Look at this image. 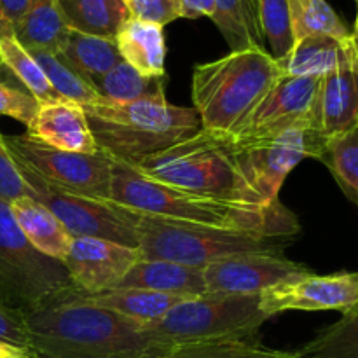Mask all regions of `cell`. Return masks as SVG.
<instances>
[{
    "instance_id": "cell-1",
    "label": "cell",
    "mask_w": 358,
    "mask_h": 358,
    "mask_svg": "<svg viewBox=\"0 0 358 358\" xmlns=\"http://www.w3.org/2000/svg\"><path fill=\"white\" fill-rule=\"evenodd\" d=\"M35 358H161L173 346L114 311L63 294L24 313Z\"/></svg>"
},
{
    "instance_id": "cell-2",
    "label": "cell",
    "mask_w": 358,
    "mask_h": 358,
    "mask_svg": "<svg viewBox=\"0 0 358 358\" xmlns=\"http://www.w3.org/2000/svg\"><path fill=\"white\" fill-rule=\"evenodd\" d=\"M108 201L142 215L175 222L257 231L269 236L294 238L301 231L297 217L282 203L250 206L203 198L152 180L136 171L131 164L114 157Z\"/></svg>"
},
{
    "instance_id": "cell-3",
    "label": "cell",
    "mask_w": 358,
    "mask_h": 358,
    "mask_svg": "<svg viewBox=\"0 0 358 358\" xmlns=\"http://www.w3.org/2000/svg\"><path fill=\"white\" fill-rule=\"evenodd\" d=\"M278 77V63L268 49H241L198 63L191 94L201 128L238 136Z\"/></svg>"
},
{
    "instance_id": "cell-4",
    "label": "cell",
    "mask_w": 358,
    "mask_h": 358,
    "mask_svg": "<svg viewBox=\"0 0 358 358\" xmlns=\"http://www.w3.org/2000/svg\"><path fill=\"white\" fill-rule=\"evenodd\" d=\"M124 163L152 180L191 194L233 205L261 206L241 175L234 138L229 135L201 128L161 152Z\"/></svg>"
},
{
    "instance_id": "cell-5",
    "label": "cell",
    "mask_w": 358,
    "mask_h": 358,
    "mask_svg": "<svg viewBox=\"0 0 358 358\" xmlns=\"http://www.w3.org/2000/svg\"><path fill=\"white\" fill-rule=\"evenodd\" d=\"M84 112L98 149L119 161L152 156L201 129L194 108L170 103L164 93L129 103L103 101Z\"/></svg>"
},
{
    "instance_id": "cell-6",
    "label": "cell",
    "mask_w": 358,
    "mask_h": 358,
    "mask_svg": "<svg viewBox=\"0 0 358 358\" xmlns=\"http://www.w3.org/2000/svg\"><path fill=\"white\" fill-rule=\"evenodd\" d=\"M136 234L142 259H161L191 268H205L240 254H283V248L294 240L257 231L175 222L142 213H136Z\"/></svg>"
},
{
    "instance_id": "cell-7",
    "label": "cell",
    "mask_w": 358,
    "mask_h": 358,
    "mask_svg": "<svg viewBox=\"0 0 358 358\" xmlns=\"http://www.w3.org/2000/svg\"><path fill=\"white\" fill-rule=\"evenodd\" d=\"M269 320L257 296L203 294L171 308L164 317L143 325V331L166 345L257 339Z\"/></svg>"
},
{
    "instance_id": "cell-8",
    "label": "cell",
    "mask_w": 358,
    "mask_h": 358,
    "mask_svg": "<svg viewBox=\"0 0 358 358\" xmlns=\"http://www.w3.org/2000/svg\"><path fill=\"white\" fill-rule=\"evenodd\" d=\"M73 290L63 262L35 250L0 199V304L28 313Z\"/></svg>"
},
{
    "instance_id": "cell-9",
    "label": "cell",
    "mask_w": 358,
    "mask_h": 358,
    "mask_svg": "<svg viewBox=\"0 0 358 358\" xmlns=\"http://www.w3.org/2000/svg\"><path fill=\"white\" fill-rule=\"evenodd\" d=\"M233 138L238 166L261 206L280 203V189L290 171L306 157L318 159L327 143L317 129H289L262 138Z\"/></svg>"
},
{
    "instance_id": "cell-10",
    "label": "cell",
    "mask_w": 358,
    "mask_h": 358,
    "mask_svg": "<svg viewBox=\"0 0 358 358\" xmlns=\"http://www.w3.org/2000/svg\"><path fill=\"white\" fill-rule=\"evenodd\" d=\"M21 177L31 189V198L48 206L72 236H96L126 247L138 248L136 212L105 199L69 191L14 161Z\"/></svg>"
},
{
    "instance_id": "cell-11",
    "label": "cell",
    "mask_w": 358,
    "mask_h": 358,
    "mask_svg": "<svg viewBox=\"0 0 358 358\" xmlns=\"http://www.w3.org/2000/svg\"><path fill=\"white\" fill-rule=\"evenodd\" d=\"M14 161L27 164L45 180L69 191L108 201L112 180V157L105 152L80 154L59 150L28 133L3 135Z\"/></svg>"
},
{
    "instance_id": "cell-12",
    "label": "cell",
    "mask_w": 358,
    "mask_h": 358,
    "mask_svg": "<svg viewBox=\"0 0 358 358\" xmlns=\"http://www.w3.org/2000/svg\"><path fill=\"white\" fill-rule=\"evenodd\" d=\"M320 83L322 77L280 76L238 136L262 138L289 129H317Z\"/></svg>"
},
{
    "instance_id": "cell-13",
    "label": "cell",
    "mask_w": 358,
    "mask_h": 358,
    "mask_svg": "<svg viewBox=\"0 0 358 358\" xmlns=\"http://www.w3.org/2000/svg\"><path fill=\"white\" fill-rule=\"evenodd\" d=\"M358 304V271L299 276L261 294V308L269 318L285 311H352Z\"/></svg>"
},
{
    "instance_id": "cell-14",
    "label": "cell",
    "mask_w": 358,
    "mask_h": 358,
    "mask_svg": "<svg viewBox=\"0 0 358 358\" xmlns=\"http://www.w3.org/2000/svg\"><path fill=\"white\" fill-rule=\"evenodd\" d=\"M308 273L306 266L290 261L283 254L231 255L203 268L206 294L233 296H257Z\"/></svg>"
},
{
    "instance_id": "cell-15",
    "label": "cell",
    "mask_w": 358,
    "mask_h": 358,
    "mask_svg": "<svg viewBox=\"0 0 358 358\" xmlns=\"http://www.w3.org/2000/svg\"><path fill=\"white\" fill-rule=\"evenodd\" d=\"M142 261L138 248L126 247L96 236H73L63 266L73 289L84 294H100L115 289Z\"/></svg>"
},
{
    "instance_id": "cell-16",
    "label": "cell",
    "mask_w": 358,
    "mask_h": 358,
    "mask_svg": "<svg viewBox=\"0 0 358 358\" xmlns=\"http://www.w3.org/2000/svg\"><path fill=\"white\" fill-rule=\"evenodd\" d=\"M27 133L59 150L80 154L100 152L84 108L63 98L38 103L37 114L27 126Z\"/></svg>"
},
{
    "instance_id": "cell-17",
    "label": "cell",
    "mask_w": 358,
    "mask_h": 358,
    "mask_svg": "<svg viewBox=\"0 0 358 358\" xmlns=\"http://www.w3.org/2000/svg\"><path fill=\"white\" fill-rule=\"evenodd\" d=\"M358 124V56L322 77L317 100V129L325 140Z\"/></svg>"
},
{
    "instance_id": "cell-18",
    "label": "cell",
    "mask_w": 358,
    "mask_h": 358,
    "mask_svg": "<svg viewBox=\"0 0 358 358\" xmlns=\"http://www.w3.org/2000/svg\"><path fill=\"white\" fill-rule=\"evenodd\" d=\"M358 56L352 38L311 35L294 42L289 55L276 59L280 76L324 77Z\"/></svg>"
},
{
    "instance_id": "cell-19",
    "label": "cell",
    "mask_w": 358,
    "mask_h": 358,
    "mask_svg": "<svg viewBox=\"0 0 358 358\" xmlns=\"http://www.w3.org/2000/svg\"><path fill=\"white\" fill-rule=\"evenodd\" d=\"M115 289L150 290L191 299L206 294V283L203 268H191L161 259H142Z\"/></svg>"
},
{
    "instance_id": "cell-20",
    "label": "cell",
    "mask_w": 358,
    "mask_h": 358,
    "mask_svg": "<svg viewBox=\"0 0 358 358\" xmlns=\"http://www.w3.org/2000/svg\"><path fill=\"white\" fill-rule=\"evenodd\" d=\"M9 208L17 227L35 250L55 261H65L73 236L48 206L31 196H23L9 203Z\"/></svg>"
},
{
    "instance_id": "cell-21",
    "label": "cell",
    "mask_w": 358,
    "mask_h": 358,
    "mask_svg": "<svg viewBox=\"0 0 358 358\" xmlns=\"http://www.w3.org/2000/svg\"><path fill=\"white\" fill-rule=\"evenodd\" d=\"M122 62L147 77H166V38L163 27L129 17L115 35Z\"/></svg>"
},
{
    "instance_id": "cell-22",
    "label": "cell",
    "mask_w": 358,
    "mask_h": 358,
    "mask_svg": "<svg viewBox=\"0 0 358 358\" xmlns=\"http://www.w3.org/2000/svg\"><path fill=\"white\" fill-rule=\"evenodd\" d=\"M69 296L77 301H83V303L114 311L121 317L140 322L142 325L159 320L171 308L185 301V297L180 296H168V294L140 289H112L100 294H84L73 289L70 290Z\"/></svg>"
},
{
    "instance_id": "cell-23",
    "label": "cell",
    "mask_w": 358,
    "mask_h": 358,
    "mask_svg": "<svg viewBox=\"0 0 358 358\" xmlns=\"http://www.w3.org/2000/svg\"><path fill=\"white\" fill-rule=\"evenodd\" d=\"M16 41L27 51L56 52L65 45L70 34L58 0H31L24 16L13 27Z\"/></svg>"
},
{
    "instance_id": "cell-24",
    "label": "cell",
    "mask_w": 358,
    "mask_h": 358,
    "mask_svg": "<svg viewBox=\"0 0 358 358\" xmlns=\"http://www.w3.org/2000/svg\"><path fill=\"white\" fill-rule=\"evenodd\" d=\"M70 30L96 37L115 38L131 17L126 0H58Z\"/></svg>"
},
{
    "instance_id": "cell-25",
    "label": "cell",
    "mask_w": 358,
    "mask_h": 358,
    "mask_svg": "<svg viewBox=\"0 0 358 358\" xmlns=\"http://www.w3.org/2000/svg\"><path fill=\"white\" fill-rule=\"evenodd\" d=\"M58 55L91 84L122 62L115 38L96 37L73 30H70L65 45Z\"/></svg>"
},
{
    "instance_id": "cell-26",
    "label": "cell",
    "mask_w": 358,
    "mask_h": 358,
    "mask_svg": "<svg viewBox=\"0 0 358 358\" xmlns=\"http://www.w3.org/2000/svg\"><path fill=\"white\" fill-rule=\"evenodd\" d=\"M215 27L222 34L231 51L259 48L266 49L259 23L257 0H215Z\"/></svg>"
},
{
    "instance_id": "cell-27",
    "label": "cell",
    "mask_w": 358,
    "mask_h": 358,
    "mask_svg": "<svg viewBox=\"0 0 358 358\" xmlns=\"http://www.w3.org/2000/svg\"><path fill=\"white\" fill-rule=\"evenodd\" d=\"M0 65L9 76L20 80V87L28 91L38 103H48L59 98L34 56L16 41L13 28L0 30Z\"/></svg>"
},
{
    "instance_id": "cell-28",
    "label": "cell",
    "mask_w": 358,
    "mask_h": 358,
    "mask_svg": "<svg viewBox=\"0 0 358 358\" xmlns=\"http://www.w3.org/2000/svg\"><path fill=\"white\" fill-rule=\"evenodd\" d=\"M94 90L105 101L129 103L152 94L164 93V77H147L126 62H119L105 76L93 80Z\"/></svg>"
},
{
    "instance_id": "cell-29",
    "label": "cell",
    "mask_w": 358,
    "mask_h": 358,
    "mask_svg": "<svg viewBox=\"0 0 358 358\" xmlns=\"http://www.w3.org/2000/svg\"><path fill=\"white\" fill-rule=\"evenodd\" d=\"M34 56L35 62L44 72L45 79L49 80L52 90L56 91L63 100L73 101L80 107H91V105L103 103V98L98 94L94 86L87 83L77 70H73L65 59L56 52L48 51H28Z\"/></svg>"
},
{
    "instance_id": "cell-30",
    "label": "cell",
    "mask_w": 358,
    "mask_h": 358,
    "mask_svg": "<svg viewBox=\"0 0 358 358\" xmlns=\"http://www.w3.org/2000/svg\"><path fill=\"white\" fill-rule=\"evenodd\" d=\"M294 355L296 358H358V304L343 315L341 320L322 329Z\"/></svg>"
},
{
    "instance_id": "cell-31",
    "label": "cell",
    "mask_w": 358,
    "mask_h": 358,
    "mask_svg": "<svg viewBox=\"0 0 358 358\" xmlns=\"http://www.w3.org/2000/svg\"><path fill=\"white\" fill-rule=\"evenodd\" d=\"M294 42L311 35L352 38V30L343 23L327 0H289Z\"/></svg>"
},
{
    "instance_id": "cell-32",
    "label": "cell",
    "mask_w": 358,
    "mask_h": 358,
    "mask_svg": "<svg viewBox=\"0 0 358 358\" xmlns=\"http://www.w3.org/2000/svg\"><path fill=\"white\" fill-rule=\"evenodd\" d=\"M318 161L329 168L346 198L358 205V124L327 140Z\"/></svg>"
},
{
    "instance_id": "cell-33",
    "label": "cell",
    "mask_w": 358,
    "mask_h": 358,
    "mask_svg": "<svg viewBox=\"0 0 358 358\" xmlns=\"http://www.w3.org/2000/svg\"><path fill=\"white\" fill-rule=\"evenodd\" d=\"M161 358H296L294 352L268 348L257 339L175 345Z\"/></svg>"
},
{
    "instance_id": "cell-34",
    "label": "cell",
    "mask_w": 358,
    "mask_h": 358,
    "mask_svg": "<svg viewBox=\"0 0 358 358\" xmlns=\"http://www.w3.org/2000/svg\"><path fill=\"white\" fill-rule=\"evenodd\" d=\"M257 10L268 52L275 59L285 58L294 45L289 0H257Z\"/></svg>"
},
{
    "instance_id": "cell-35",
    "label": "cell",
    "mask_w": 358,
    "mask_h": 358,
    "mask_svg": "<svg viewBox=\"0 0 358 358\" xmlns=\"http://www.w3.org/2000/svg\"><path fill=\"white\" fill-rule=\"evenodd\" d=\"M37 110L38 101L28 91L0 80V115H7L28 126Z\"/></svg>"
},
{
    "instance_id": "cell-36",
    "label": "cell",
    "mask_w": 358,
    "mask_h": 358,
    "mask_svg": "<svg viewBox=\"0 0 358 358\" xmlns=\"http://www.w3.org/2000/svg\"><path fill=\"white\" fill-rule=\"evenodd\" d=\"M31 196V189L21 177L16 163L7 150L6 140L0 131V199L6 203H13L14 199Z\"/></svg>"
},
{
    "instance_id": "cell-37",
    "label": "cell",
    "mask_w": 358,
    "mask_h": 358,
    "mask_svg": "<svg viewBox=\"0 0 358 358\" xmlns=\"http://www.w3.org/2000/svg\"><path fill=\"white\" fill-rule=\"evenodd\" d=\"M128 7L133 17L163 28L180 17L178 0H128Z\"/></svg>"
},
{
    "instance_id": "cell-38",
    "label": "cell",
    "mask_w": 358,
    "mask_h": 358,
    "mask_svg": "<svg viewBox=\"0 0 358 358\" xmlns=\"http://www.w3.org/2000/svg\"><path fill=\"white\" fill-rule=\"evenodd\" d=\"M0 341L30 350V336H28L24 313L10 310L3 304H0Z\"/></svg>"
},
{
    "instance_id": "cell-39",
    "label": "cell",
    "mask_w": 358,
    "mask_h": 358,
    "mask_svg": "<svg viewBox=\"0 0 358 358\" xmlns=\"http://www.w3.org/2000/svg\"><path fill=\"white\" fill-rule=\"evenodd\" d=\"M180 17L185 20H198V17L215 16V0H178Z\"/></svg>"
},
{
    "instance_id": "cell-40",
    "label": "cell",
    "mask_w": 358,
    "mask_h": 358,
    "mask_svg": "<svg viewBox=\"0 0 358 358\" xmlns=\"http://www.w3.org/2000/svg\"><path fill=\"white\" fill-rule=\"evenodd\" d=\"M31 0H0V14L10 24V28L24 16Z\"/></svg>"
},
{
    "instance_id": "cell-41",
    "label": "cell",
    "mask_w": 358,
    "mask_h": 358,
    "mask_svg": "<svg viewBox=\"0 0 358 358\" xmlns=\"http://www.w3.org/2000/svg\"><path fill=\"white\" fill-rule=\"evenodd\" d=\"M0 358H35V355L31 350L23 348V346L0 341Z\"/></svg>"
},
{
    "instance_id": "cell-42",
    "label": "cell",
    "mask_w": 358,
    "mask_h": 358,
    "mask_svg": "<svg viewBox=\"0 0 358 358\" xmlns=\"http://www.w3.org/2000/svg\"><path fill=\"white\" fill-rule=\"evenodd\" d=\"M352 37H353V44H355L357 52H358V13H357V20H355V28L352 31Z\"/></svg>"
},
{
    "instance_id": "cell-43",
    "label": "cell",
    "mask_w": 358,
    "mask_h": 358,
    "mask_svg": "<svg viewBox=\"0 0 358 358\" xmlns=\"http://www.w3.org/2000/svg\"><path fill=\"white\" fill-rule=\"evenodd\" d=\"M3 28H10V24L7 23V21L2 17V14H0V30H3Z\"/></svg>"
},
{
    "instance_id": "cell-44",
    "label": "cell",
    "mask_w": 358,
    "mask_h": 358,
    "mask_svg": "<svg viewBox=\"0 0 358 358\" xmlns=\"http://www.w3.org/2000/svg\"><path fill=\"white\" fill-rule=\"evenodd\" d=\"M357 3H358V0H357Z\"/></svg>"
},
{
    "instance_id": "cell-45",
    "label": "cell",
    "mask_w": 358,
    "mask_h": 358,
    "mask_svg": "<svg viewBox=\"0 0 358 358\" xmlns=\"http://www.w3.org/2000/svg\"><path fill=\"white\" fill-rule=\"evenodd\" d=\"M126 2H128V0H126Z\"/></svg>"
}]
</instances>
